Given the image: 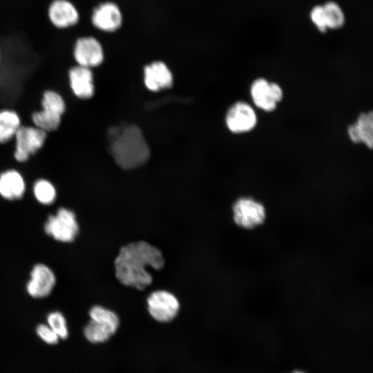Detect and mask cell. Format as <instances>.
Returning <instances> with one entry per match:
<instances>
[{"label":"cell","mask_w":373,"mask_h":373,"mask_svg":"<svg viewBox=\"0 0 373 373\" xmlns=\"http://www.w3.org/2000/svg\"><path fill=\"white\" fill-rule=\"evenodd\" d=\"M164 264L161 251L144 241L122 247L114 261L117 280L124 285L140 290L152 283L153 278L147 267L159 270Z\"/></svg>","instance_id":"cell-1"},{"label":"cell","mask_w":373,"mask_h":373,"mask_svg":"<svg viewBox=\"0 0 373 373\" xmlns=\"http://www.w3.org/2000/svg\"><path fill=\"white\" fill-rule=\"evenodd\" d=\"M108 149L117 164L124 169L138 167L149 160L150 150L145 138L135 125L113 126L108 132Z\"/></svg>","instance_id":"cell-2"},{"label":"cell","mask_w":373,"mask_h":373,"mask_svg":"<svg viewBox=\"0 0 373 373\" xmlns=\"http://www.w3.org/2000/svg\"><path fill=\"white\" fill-rule=\"evenodd\" d=\"M41 107V110L32 114L35 126L46 133L57 130L66 110L64 99L58 93L48 90L43 94Z\"/></svg>","instance_id":"cell-3"},{"label":"cell","mask_w":373,"mask_h":373,"mask_svg":"<svg viewBox=\"0 0 373 373\" xmlns=\"http://www.w3.org/2000/svg\"><path fill=\"white\" fill-rule=\"evenodd\" d=\"M44 230L48 235L57 241L70 242L79 233V224L74 212L61 207L55 214L48 218Z\"/></svg>","instance_id":"cell-4"},{"label":"cell","mask_w":373,"mask_h":373,"mask_svg":"<svg viewBox=\"0 0 373 373\" xmlns=\"http://www.w3.org/2000/svg\"><path fill=\"white\" fill-rule=\"evenodd\" d=\"M233 219L238 227L252 229L262 225L266 219L265 207L249 197L238 199L232 207Z\"/></svg>","instance_id":"cell-5"},{"label":"cell","mask_w":373,"mask_h":373,"mask_svg":"<svg viewBox=\"0 0 373 373\" xmlns=\"http://www.w3.org/2000/svg\"><path fill=\"white\" fill-rule=\"evenodd\" d=\"M14 157L19 162H25L30 156L44 146L47 133L36 126H21L17 131Z\"/></svg>","instance_id":"cell-6"},{"label":"cell","mask_w":373,"mask_h":373,"mask_svg":"<svg viewBox=\"0 0 373 373\" xmlns=\"http://www.w3.org/2000/svg\"><path fill=\"white\" fill-rule=\"evenodd\" d=\"M147 307L149 313L155 320L167 323L177 316L180 303L172 293L165 290H157L149 296Z\"/></svg>","instance_id":"cell-7"},{"label":"cell","mask_w":373,"mask_h":373,"mask_svg":"<svg viewBox=\"0 0 373 373\" xmlns=\"http://www.w3.org/2000/svg\"><path fill=\"white\" fill-rule=\"evenodd\" d=\"M250 92L255 105L265 111H274L283 96V90L278 84L269 82L264 78L254 80Z\"/></svg>","instance_id":"cell-8"},{"label":"cell","mask_w":373,"mask_h":373,"mask_svg":"<svg viewBox=\"0 0 373 373\" xmlns=\"http://www.w3.org/2000/svg\"><path fill=\"white\" fill-rule=\"evenodd\" d=\"M73 57L77 65L89 68L98 66L104 60L102 46L93 37H79L74 45Z\"/></svg>","instance_id":"cell-9"},{"label":"cell","mask_w":373,"mask_h":373,"mask_svg":"<svg viewBox=\"0 0 373 373\" xmlns=\"http://www.w3.org/2000/svg\"><path fill=\"white\" fill-rule=\"evenodd\" d=\"M225 121L229 131L240 133L252 130L257 124V117L249 104L238 102L228 110Z\"/></svg>","instance_id":"cell-10"},{"label":"cell","mask_w":373,"mask_h":373,"mask_svg":"<svg viewBox=\"0 0 373 373\" xmlns=\"http://www.w3.org/2000/svg\"><path fill=\"white\" fill-rule=\"evenodd\" d=\"M55 283V275L52 269L44 264H37L31 271L26 291L33 298H44L51 293Z\"/></svg>","instance_id":"cell-11"},{"label":"cell","mask_w":373,"mask_h":373,"mask_svg":"<svg viewBox=\"0 0 373 373\" xmlns=\"http://www.w3.org/2000/svg\"><path fill=\"white\" fill-rule=\"evenodd\" d=\"M91 22L95 28L111 32L122 26V15L117 5L113 2H104L93 9Z\"/></svg>","instance_id":"cell-12"},{"label":"cell","mask_w":373,"mask_h":373,"mask_svg":"<svg viewBox=\"0 0 373 373\" xmlns=\"http://www.w3.org/2000/svg\"><path fill=\"white\" fill-rule=\"evenodd\" d=\"M48 17L55 27L64 29L77 24L79 14L69 0H52L48 8Z\"/></svg>","instance_id":"cell-13"},{"label":"cell","mask_w":373,"mask_h":373,"mask_svg":"<svg viewBox=\"0 0 373 373\" xmlns=\"http://www.w3.org/2000/svg\"><path fill=\"white\" fill-rule=\"evenodd\" d=\"M68 79L71 90L77 97L86 99L93 95L95 88L90 68L75 66L68 71Z\"/></svg>","instance_id":"cell-14"},{"label":"cell","mask_w":373,"mask_h":373,"mask_svg":"<svg viewBox=\"0 0 373 373\" xmlns=\"http://www.w3.org/2000/svg\"><path fill=\"white\" fill-rule=\"evenodd\" d=\"M144 79L146 86L152 91L169 88L173 84V75L162 61H154L144 67Z\"/></svg>","instance_id":"cell-15"},{"label":"cell","mask_w":373,"mask_h":373,"mask_svg":"<svg viewBox=\"0 0 373 373\" xmlns=\"http://www.w3.org/2000/svg\"><path fill=\"white\" fill-rule=\"evenodd\" d=\"M26 191V183L21 174L9 169L0 174V195L9 200L20 199Z\"/></svg>","instance_id":"cell-16"},{"label":"cell","mask_w":373,"mask_h":373,"mask_svg":"<svg viewBox=\"0 0 373 373\" xmlns=\"http://www.w3.org/2000/svg\"><path fill=\"white\" fill-rule=\"evenodd\" d=\"M347 133L353 142H362L372 149L373 146L372 112L361 113L356 122L348 127Z\"/></svg>","instance_id":"cell-17"},{"label":"cell","mask_w":373,"mask_h":373,"mask_svg":"<svg viewBox=\"0 0 373 373\" xmlns=\"http://www.w3.org/2000/svg\"><path fill=\"white\" fill-rule=\"evenodd\" d=\"M21 126L20 117L13 110L0 111V143H6L15 137Z\"/></svg>","instance_id":"cell-18"},{"label":"cell","mask_w":373,"mask_h":373,"mask_svg":"<svg viewBox=\"0 0 373 373\" xmlns=\"http://www.w3.org/2000/svg\"><path fill=\"white\" fill-rule=\"evenodd\" d=\"M116 331L107 325L90 319L84 329V334L86 339L93 343L107 341Z\"/></svg>","instance_id":"cell-19"},{"label":"cell","mask_w":373,"mask_h":373,"mask_svg":"<svg viewBox=\"0 0 373 373\" xmlns=\"http://www.w3.org/2000/svg\"><path fill=\"white\" fill-rule=\"evenodd\" d=\"M33 194L39 203L49 205L55 200L57 191L50 181L46 179H39L33 185Z\"/></svg>","instance_id":"cell-20"},{"label":"cell","mask_w":373,"mask_h":373,"mask_svg":"<svg viewBox=\"0 0 373 373\" xmlns=\"http://www.w3.org/2000/svg\"><path fill=\"white\" fill-rule=\"evenodd\" d=\"M327 29H338L345 21L344 12L341 6L334 1H328L323 5Z\"/></svg>","instance_id":"cell-21"},{"label":"cell","mask_w":373,"mask_h":373,"mask_svg":"<svg viewBox=\"0 0 373 373\" xmlns=\"http://www.w3.org/2000/svg\"><path fill=\"white\" fill-rule=\"evenodd\" d=\"M90 319L102 322L117 332L119 320L117 315L111 309L100 305L92 307L89 311Z\"/></svg>","instance_id":"cell-22"},{"label":"cell","mask_w":373,"mask_h":373,"mask_svg":"<svg viewBox=\"0 0 373 373\" xmlns=\"http://www.w3.org/2000/svg\"><path fill=\"white\" fill-rule=\"evenodd\" d=\"M48 326L56 333L61 338H66L68 332L66 319L64 315L59 312L50 313L47 317Z\"/></svg>","instance_id":"cell-23"},{"label":"cell","mask_w":373,"mask_h":373,"mask_svg":"<svg viewBox=\"0 0 373 373\" xmlns=\"http://www.w3.org/2000/svg\"><path fill=\"white\" fill-rule=\"evenodd\" d=\"M310 19L318 30L324 32L327 29L323 6L317 5L313 7L309 14Z\"/></svg>","instance_id":"cell-24"},{"label":"cell","mask_w":373,"mask_h":373,"mask_svg":"<svg viewBox=\"0 0 373 373\" xmlns=\"http://www.w3.org/2000/svg\"><path fill=\"white\" fill-rule=\"evenodd\" d=\"M37 333L44 341L48 344H55L59 340V336L47 325H39L37 327Z\"/></svg>","instance_id":"cell-25"},{"label":"cell","mask_w":373,"mask_h":373,"mask_svg":"<svg viewBox=\"0 0 373 373\" xmlns=\"http://www.w3.org/2000/svg\"><path fill=\"white\" fill-rule=\"evenodd\" d=\"M293 373H304V372H300V371H296V372H294Z\"/></svg>","instance_id":"cell-26"},{"label":"cell","mask_w":373,"mask_h":373,"mask_svg":"<svg viewBox=\"0 0 373 373\" xmlns=\"http://www.w3.org/2000/svg\"><path fill=\"white\" fill-rule=\"evenodd\" d=\"M1 56V55H0Z\"/></svg>","instance_id":"cell-27"}]
</instances>
